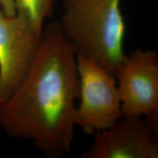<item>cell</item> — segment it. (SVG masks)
<instances>
[{"label":"cell","instance_id":"obj_1","mask_svg":"<svg viewBox=\"0 0 158 158\" xmlns=\"http://www.w3.org/2000/svg\"><path fill=\"white\" fill-rule=\"evenodd\" d=\"M79 84L76 56L58 21L44 26L27 76L0 105V126L13 138L31 141L49 158L71 150Z\"/></svg>","mask_w":158,"mask_h":158},{"label":"cell","instance_id":"obj_2","mask_svg":"<svg viewBox=\"0 0 158 158\" xmlns=\"http://www.w3.org/2000/svg\"><path fill=\"white\" fill-rule=\"evenodd\" d=\"M58 23L76 56L91 59L114 75L125 56L121 0H62Z\"/></svg>","mask_w":158,"mask_h":158},{"label":"cell","instance_id":"obj_3","mask_svg":"<svg viewBox=\"0 0 158 158\" xmlns=\"http://www.w3.org/2000/svg\"><path fill=\"white\" fill-rule=\"evenodd\" d=\"M80 102L75 125L94 134L111 127L122 116L121 100L114 75L91 59L76 56Z\"/></svg>","mask_w":158,"mask_h":158},{"label":"cell","instance_id":"obj_4","mask_svg":"<svg viewBox=\"0 0 158 158\" xmlns=\"http://www.w3.org/2000/svg\"><path fill=\"white\" fill-rule=\"evenodd\" d=\"M122 116L158 115V56L138 48L125 55L114 73Z\"/></svg>","mask_w":158,"mask_h":158},{"label":"cell","instance_id":"obj_5","mask_svg":"<svg viewBox=\"0 0 158 158\" xmlns=\"http://www.w3.org/2000/svg\"><path fill=\"white\" fill-rule=\"evenodd\" d=\"M41 36L19 15L8 16L0 5V105L27 76Z\"/></svg>","mask_w":158,"mask_h":158},{"label":"cell","instance_id":"obj_6","mask_svg":"<svg viewBox=\"0 0 158 158\" xmlns=\"http://www.w3.org/2000/svg\"><path fill=\"white\" fill-rule=\"evenodd\" d=\"M157 116H125L108 129L94 133L83 158H157Z\"/></svg>","mask_w":158,"mask_h":158},{"label":"cell","instance_id":"obj_7","mask_svg":"<svg viewBox=\"0 0 158 158\" xmlns=\"http://www.w3.org/2000/svg\"><path fill=\"white\" fill-rule=\"evenodd\" d=\"M56 0H13L15 15L29 23L37 35H42L44 21L53 14Z\"/></svg>","mask_w":158,"mask_h":158},{"label":"cell","instance_id":"obj_8","mask_svg":"<svg viewBox=\"0 0 158 158\" xmlns=\"http://www.w3.org/2000/svg\"><path fill=\"white\" fill-rule=\"evenodd\" d=\"M0 5L7 15L8 16L15 15L13 0H0Z\"/></svg>","mask_w":158,"mask_h":158}]
</instances>
